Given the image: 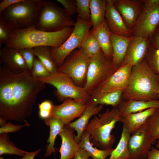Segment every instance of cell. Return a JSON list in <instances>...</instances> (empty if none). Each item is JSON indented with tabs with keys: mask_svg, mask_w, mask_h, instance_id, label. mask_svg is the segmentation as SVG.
Masks as SVG:
<instances>
[{
	"mask_svg": "<svg viewBox=\"0 0 159 159\" xmlns=\"http://www.w3.org/2000/svg\"><path fill=\"white\" fill-rule=\"evenodd\" d=\"M118 67L112 59L107 57L102 52L91 59L83 87L90 95L95 89L104 82Z\"/></svg>",
	"mask_w": 159,
	"mask_h": 159,
	"instance_id": "obj_9",
	"label": "cell"
},
{
	"mask_svg": "<svg viewBox=\"0 0 159 159\" xmlns=\"http://www.w3.org/2000/svg\"><path fill=\"white\" fill-rule=\"evenodd\" d=\"M147 159H159V149L152 147L148 153Z\"/></svg>",
	"mask_w": 159,
	"mask_h": 159,
	"instance_id": "obj_44",
	"label": "cell"
},
{
	"mask_svg": "<svg viewBox=\"0 0 159 159\" xmlns=\"http://www.w3.org/2000/svg\"><path fill=\"white\" fill-rule=\"evenodd\" d=\"M0 159H5L3 157L1 156L0 157Z\"/></svg>",
	"mask_w": 159,
	"mask_h": 159,
	"instance_id": "obj_49",
	"label": "cell"
},
{
	"mask_svg": "<svg viewBox=\"0 0 159 159\" xmlns=\"http://www.w3.org/2000/svg\"><path fill=\"white\" fill-rule=\"evenodd\" d=\"M78 17L86 22H91L90 0H76Z\"/></svg>",
	"mask_w": 159,
	"mask_h": 159,
	"instance_id": "obj_35",
	"label": "cell"
},
{
	"mask_svg": "<svg viewBox=\"0 0 159 159\" xmlns=\"http://www.w3.org/2000/svg\"><path fill=\"white\" fill-rule=\"evenodd\" d=\"M103 107L102 105H95L89 102L84 112L78 119L66 125L76 131L77 134L74 135V138L77 143H79L80 142L90 118L98 114L101 111Z\"/></svg>",
	"mask_w": 159,
	"mask_h": 159,
	"instance_id": "obj_19",
	"label": "cell"
},
{
	"mask_svg": "<svg viewBox=\"0 0 159 159\" xmlns=\"http://www.w3.org/2000/svg\"><path fill=\"white\" fill-rule=\"evenodd\" d=\"M74 130L65 125L59 134L62 140L60 149V159H72L80 149L78 143L74 140Z\"/></svg>",
	"mask_w": 159,
	"mask_h": 159,
	"instance_id": "obj_20",
	"label": "cell"
},
{
	"mask_svg": "<svg viewBox=\"0 0 159 159\" xmlns=\"http://www.w3.org/2000/svg\"><path fill=\"white\" fill-rule=\"evenodd\" d=\"M118 107L122 115L142 111L150 108H159V100H127L125 102L121 103Z\"/></svg>",
	"mask_w": 159,
	"mask_h": 159,
	"instance_id": "obj_24",
	"label": "cell"
},
{
	"mask_svg": "<svg viewBox=\"0 0 159 159\" xmlns=\"http://www.w3.org/2000/svg\"><path fill=\"white\" fill-rule=\"evenodd\" d=\"M80 48L91 58L103 52L97 40L90 31L85 37Z\"/></svg>",
	"mask_w": 159,
	"mask_h": 159,
	"instance_id": "obj_31",
	"label": "cell"
},
{
	"mask_svg": "<svg viewBox=\"0 0 159 159\" xmlns=\"http://www.w3.org/2000/svg\"><path fill=\"white\" fill-rule=\"evenodd\" d=\"M145 125L154 141L159 140V108H156L147 120Z\"/></svg>",
	"mask_w": 159,
	"mask_h": 159,
	"instance_id": "obj_33",
	"label": "cell"
},
{
	"mask_svg": "<svg viewBox=\"0 0 159 159\" xmlns=\"http://www.w3.org/2000/svg\"><path fill=\"white\" fill-rule=\"evenodd\" d=\"M90 17L93 27L102 24L105 19L106 1L90 0Z\"/></svg>",
	"mask_w": 159,
	"mask_h": 159,
	"instance_id": "obj_28",
	"label": "cell"
},
{
	"mask_svg": "<svg viewBox=\"0 0 159 159\" xmlns=\"http://www.w3.org/2000/svg\"><path fill=\"white\" fill-rule=\"evenodd\" d=\"M42 0H24L8 7L0 14V19L15 29L35 26Z\"/></svg>",
	"mask_w": 159,
	"mask_h": 159,
	"instance_id": "obj_5",
	"label": "cell"
},
{
	"mask_svg": "<svg viewBox=\"0 0 159 159\" xmlns=\"http://www.w3.org/2000/svg\"><path fill=\"white\" fill-rule=\"evenodd\" d=\"M29 123L26 120L24 124L21 125H16L9 121L4 125L0 128V134L8 133L9 132H17L22 127L29 126Z\"/></svg>",
	"mask_w": 159,
	"mask_h": 159,
	"instance_id": "obj_40",
	"label": "cell"
},
{
	"mask_svg": "<svg viewBox=\"0 0 159 159\" xmlns=\"http://www.w3.org/2000/svg\"><path fill=\"white\" fill-rule=\"evenodd\" d=\"M159 25V0H145L132 30V36L150 39Z\"/></svg>",
	"mask_w": 159,
	"mask_h": 159,
	"instance_id": "obj_10",
	"label": "cell"
},
{
	"mask_svg": "<svg viewBox=\"0 0 159 159\" xmlns=\"http://www.w3.org/2000/svg\"><path fill=\"white\" fill-rule=\"evenodd\" d=\"M159 75L156 74L144 59L132 67L128 83L122 97L127 100H158Z\"/></svg>",
	"mask_w": 159,
	"mask_h": 159,
	"instance_id": "obj_2",
	"label": "cell"
},
{
	"mask_svg": "<svg viewBox=\"0 0 159 159\" xmlns=\"http://www.w3.org/2000/svg\"><path fill=\"white\" fill-rule=\"evenodd\" d=\"M150 44L149 39L133 37L122 65L130 64L133 66L139 63L146 56Z\"/></svg>",
	"mask_w": 159,
	"mask_h": 159,
	"instance_id": "obj_18",
	"label": "cell"
},
{
	"mask_svg": "<svg viewBox=\"0 0 159 159\" xmlns=\"http://www.w3.org/2000/svg\"><path fill=\"white\" fill-rule=\"evenodd\" d=\"M122 116L118 107L107 109L99 117L94 115L85 130L90 140L102 149L112 148L115 138L111 132L117 122H121Z\"/></svg>",
	"mask_w": 159,
	"mask_h": 159,
	"instance_id": "obj_4",
	"label": "cell"
},
{
	"mask_svg": "<svg viewBox=\"0 0 159 159\" xmlns=\"http://www.w3.org/2000/svg\"><path fill=\"white\" fill-rule=\"evenodd\" d=\"M32 73L33 77L37 79L48 77L51 74L39 59L36 57H35L34 62Z\"/></svg>",
	"mask_w": 159,
	"mask_h": 159,
	"instance_id": "obj_36",
	"label": "cell"
},
{
	"mask_svg": "<svg viewBox=\"0 0 159 159\" xmlns=\"http://www.w3.org/2000/svg\"><path fill=\"white\" fill-rule=\"evenodd\" d=\"M106 1L105 18L112 33L125 37L132 36V30L126 25L121 15L114 5V0Z\"/></svg>",
	"mask_w": 159,
	"mask_h": 159,
	"instance_id": "obj_16",
	"label": "cell"
},
{
	"mask_svg": "<svg viewBox=\"0 0 159 159\" xmlns=\"http://www.w3.org/2000/svg\"><path fill=\"white\" fill-rule=\"evenodd\" d=\"M155 109L150 108L142 111L122 115L121 122L123 123V127L125 128L132 134L145 125L147 120Z\"/></svg>",
	"mask_w": 159,
	"mask_h": 159,
	"instance_id": "obj_23",
	"label": "cell"
},
{
	"mask_svg": "<svg viewBox=\"0 0 159 159\" xmlns=\"http://www.w3.org/2000/svg\"><path fill=\"white\" fill-rule=\"evenodd\" d=\"M45 84L34 77L29 70L16 74L1 65L0 119L25 122Z\"/></svg>",
	"mask_w": 159,
	"mask_h": 159,
	"instance_id": "obj_1",
	"label": "cell"
},
{
	"mask_svg": "<svg viewBox=\"0 0 159 159\" xmlns=\"http://www.w3.org/2000/svg\"><path fill=\"white\" fill-rule=\"evenodd\" d=\"M144 4V0H114L113 4L127 27L132 30Z\"/></svg>",
	"mask_w": 159,
	"mask_h": 159,
	"instance_id": "obj_15",
	"label": "cell"
},
{
	"mask_svg": "<svg viewBox=\"0 0 159 159\" xmlns=\"http://www.w3.org/2000/svg\"><path fill=\"white\" fill-rule=\"evenodd\" d=\"M27 151L16 146L11 141L8 133L0 134V155L4 154L15 155L23 156Z\"/></svg>",
	"mask_w": 159,
	"mask_h": 159,
	"instance_id": "obj_32",
	"label": "cell"
},
{
	"mask_svg": "<svg viewBox=\"0 0 159 159\" xmlns=\"http://www.w3.org/2000/svg\"><path fill=\"white\" fill-rule=\"evenodd\" d=\"M37 79L54 87L62 99L70 98L86 104L90 102L91 96L84 87L77 85L69 77L64 73L57 70L49 77Z\"/></svg>",
	"mask_w": 159,
	"mask_h": 159,
	"instance_id": "obj_7",
	"label": "cell"
},
{
	"mask_svg": "<svg viewBox=\"0 0 159 159\" xmlns=\"http://www.w3.org/2000/svg\"><path fill=\"white\" fill-rule=\"evenodd\" d=\"M44 122L49 127V138L47 140L45 157L50 156L52 153L54 154L55 148L54 147L55 142L57 136L63 130L65 125L59 119L55 118H49L44 120Z\"/></svg>",
	"mask_w": 159,
	"mask_h": 159,
	"instance_id": "obj_25",
	"label": "cell"
},
{
	"mask_svg": "<svg viewBox=\"0 0 159 159\" xmlns=\"http://www.w3.org/2000/svg\"><path fill=\"white\" fill-rule=\"evenodd\" d=\"M123 92L122 90H118L106 93L91 100L89 102L95 105H105L113 107H118L122 103L121 100Z\"/></svg>",
	"mask_w": 159,
	"mask_h": 159,
	"instance_id": "obj_30",
	"label": "cell"
},
{
	"mask_svg": "<svg viewBox=\"0 0 159 159\" xmlns=\"http://www.w3.org/2000/svg\"><path fill=\"white\" fill-rule=\"evenodd\" d=\"M74 27H67L53 32H47L32 26L23 29H15L10 39L5 46L18 49L33 48L42 46L57 47L67 39Z\"/></svg>",
	"mask_w": 159,
	"mask_h": 159,
	"instance_id": "obj_3",
	"label": "cell"
},
{
	"mask_svg": "<svg viewBox=\"0 0 159 159\" xmlns=\"http://www.w3.org/2000/svg\"><path fill=\"white\" fill-rule=\"evenodd\" d=\"M90 32L97 40L105 56L112 59L113 51L110 40L112 32L108 27L105 19L101 24L92 27Z\"/></svg>",
	"mask_w": 159,
	"mask_h": 159,
	"instance_id": "obj_22",
	"label": "cell"
},
{
	"mask_svg": "<svg viewBox=\"0 0 159 159\" xmlns=\"http://www.w3.org/2000/svg\"><path fill=\"white\" fill-rule=\"evenodd\" d=\"M90 156L85 150L80 148L73 159H89Z\"/></svg>",
	"mask_w": 159,
	"mask_h": 159,
	"instance_id": "obj_45",
	"label": "cell"
},
{
	"mask_svg": "<svg viewBox=\"0 0 159 159\" xmlns=\"http://www.w3.org/2000/svg\"><path fill=\"white\" fill-rule=\"evenodd\" d=\"M53 105L49 100H46L38 104L39 117L44 120L49 118Z\"/></svg>",
	"mask_w": 159,
	"mask_h": 159,
	"instance_id": "obj_39",
	"label": "cell"
},
{
	"mask_svg": "<svg viewBox=\"0 0 159 159\" xmlns=\"http://www.w3.org/2000/svg\"><path fill=\"white\" fill-rule=\"evenodd\" d=\"M131 134L125 127L122 130L119 141L116 147L111 152L107 159H130V153L128 148V143Z\"/></svg>",
	"mask_w": 159,
	"mask_h": 159,
	"instance_id": "obj_27",
	"label": "cell"
},
{
	"mask_svg": "<svg viewBox=\"0 0 159 159\" xmlns=\"http://www.w3.org/2000/svg\"><path fill=\"white\" fill-rule=\"evenodd\" d=\"M147 159V158H146V159Z\"/></svg>",
	"mask_w": 159,
	"mask_h": 159,
	"instance_id": "obj_50",
	"label": "cell"
},
{
	"mask_svg": "<svg viewBox=\"0 0 159 159\" xmlns=\"http://www.w3.org/2000/svg\"><path fill=\"white\" fill-rule=\"evenodd\" d=\"M87 104L67 99L60 105H53L49 118H57L65 125H67L74 119L81 116Z\"/></svg>",
	"mask_w": 159,
	"mask_h": 159,
	"instance_id": "obj_14",
	"label": "cell"
},
{
	"mask_svg": "<svg viewBox=\"0 0 159 159\" xmlns=\"http://www.w3.org/2000/svg\"><path fill=\"white\" fill-rule=\"evenodd\" d=\"M150 40L151 44L159 49V25L150 38Z\"/></svg>",
	"mask_w": 159,
	"mask_h": 159,
	"instance_id": "obj_43",
	"label": "cell"
},
{
	"mask_svg": "<svg viewBox=\"0 0 159 159\" xmlns=\"http://www.w3.org/2000/svg\"><path fill=\"white\" fill-rule=\"evenodd\" d=\"M133 37H125L112 33L110 40L113 51L112 60L118 67L122 64Z\"/></svg>",
	"mask_w": 159,
	"mask_h": 159,
	"instance_id": "obj_21",
	"label": "cell"
},
{
	"mask_svg": "<svg viewBox=\"0 0 159 159\" xmlns=\"http://www.w3.org/2000/svg\"><path fill=\"white\" fill-rule=\"evenodd\" d=\"M132 67L130 64H126L119 67L107 80L93 90L90 95V101L106 93L118 90L124 91L127 86Z\"/></svg>",
	"mask_w": 159,
	"mask_h": 159,
	"instance_id": "obj_12",
	"label": "cell"
},
{
	"mask_svg": "<svg viewBox=\"0 0 159 159\" xmlns=\"http://www.w3.org/2000/svg\"><path fill=\"white\" fill-rule=\"evenodd\" d=\"M91 59L81 48L76 49L57 68V70L66 74L73 80L77 85L82 87L81 85L84 82L85 83Z\"/></svg>",
	"mask_w": 159,
	"mask_h": 159,
	"instance_id": "obj_11",
	"label": "cell"
},
{
	"mask_svg": "<svg viewBox=\"0 0 159 159\" xmlns=\"http://www.w3.org/2000/svg\"><path fill=\"white\" fill-rule=\"evenodd\" d=\"M158 99H159V87L158 88Z\"/></svg>",
	"mask_w": 159,
	"mask_h": 159,
	"instance_id": "obj_48",
	"label": "cell"
},
{
	"mask_svg": "<svg viewBox=\"0 0 159 159\" xmlns=\"http://www.w3.org/2000/svg\"><path fill=\"white\" fill-rule=\"evenodd\" d=\"M41 150V149H39L37 150L31 152H27L22 156V158L19 159L15 158V159H34L36 156L39 153Z\"/></svg>",
	"mask_w": 159,
	"mask_h": 159,
	"instance_id": "obj_46",
	"label": "cell"
},
{
	"mask_svg": "<svg viewBox=\"0 0 159 159\" xmlns=\"http://www.w3.org/2000/svg\"><path fill=\"white\" fill-rule=\"evenodd\" d=\"M0 63L14 74L29 70L18 49L15 48L3 47L0 50Z\"/></svg>",
	"mask_w": 159,
	"mask_h": 159,
	"instance_id": "obj_17",
	"label": "cell"
},
{
	"mask_svg": "<svg viewBox=\"0 0 159 159\" xmlns=\"http://www.w3.org/2000/svg\"><path fill=\"white\" fill-rule=\"evenodd\" d=\"M74 26L72 33L63 44L57 47H50L51 57L57 68L72 52L81 48L85 37L92 26V22L84 21L78 17Z\"/></svg>",
	"mask_w": 159,
	"mask_h": 159,
	"instance_id": "obj_8",
	"label": "cell"
},
{
	"mask_svg": "<svg viewBox=\"0 0 159 159\" xmlns=\"http://www.w3.org/2000/svg\"><path fill=\"white\" fill-rule=\"evenodd\" d=\"M146 56L150 68L156 74L159 75V49L150 43Z\"/></svg>",
	"mask_w": 159,
	"mask_h": 159,
	"instance_id": "obj_34",
	"label": "cell"
},
{
	"mask_svg": "<svg viewBox=\"0 0 159 159\" xmlns=\"http://www.w3.org/2000/svg\"><path fill=\"white\" fill-rule=\"evenodd\" d=\"M155 146L156 148L158 149H159V140H158Z\"/></svg>",
	"mask_w": 159,
	"mask_h": 159,
	"instance_id": "obj_47",
	"label": "cell"
},
{
	"mask_svg": "<svg viewBox=\"0 0 159 159\" xmlns=\"http://www.w3.org/2000/svg\"><path fill=\"white\" fill-rule=\"evenodd\" d=\"M50 47L47 46L33 48L36 57L38 58L51 74L57 71V68L52 58Z\"/></svg>",
	"mask_w": 159,
	"mask_h": 159,
	"instance_id": "obj_29",
	"label": "cell"
},
{
	"mask_svg": "<svg viewBox=\"0 0 159 159\" xmlns=\"http://www.w3.org/2000/svg\"><path fill=\"white\" fill-rule=\"evenodd\" d=\"M29 70L32 71L35 56L33 48H24L18 49Z\"/></svg>",
	"mask_w": 159,
	"mask_h": 159,
	"instance_id": "obj_38",
	"label": "cell"
},
{
	"mask_svg": "<svg viewBox=\"0 0 159 159\" xmlns=\"http://www.w3.org/2000/svg\"><path fill=\"white\" fill-rule=\"evenodd\" d=\"M75 22L65 9L54 2L42 0L40 6L38 19L35 28L47 32L59 31L74 26Z\"/></svg>",
	"mask_w": 159,
	"mask_h": 159,
	"instance_id": "obj_6",
	"label": "cell"
},
{
	"mask_svg": "<svg viewBox=\"0 0 159 159\" xmlns=\"http://www.w3.org/2000/svg\"><path fill=\"white\" fill-rule=\"evenodd\" d=\"M90 140L89 134L85 130L78 143L80 148L86 151L92 159H107L114 149H98L93 146Z\"/></svg>",
	"mask_w": 159,
	"mask_h": 159,
	"instance_id": "obj_26",
	"label": "cell"
},
{
	"mask_svg": "<svg viewBox=\"0 0 159 159\" xmlns=\"http://www.w3.org/2000/svg\"><path fill=\"white\" fill-rule=\"evenodd\" d=\"M24 0H3L0 3V14L6 9L12 5L22 2Z\"/></svg>",
	"mask_w": 159,
	"mask_h": 159,
	"instance_id": "obj_42",
	"label": "cell"
},
{
	"mask_svg": "<svg viewBox=\"0 0 159 159\" xmlns=\"http://www.w3.org/2000/svg\"></svg>",
	"mask_w": 159,
	"mask_h": 159,
	"instance_id": "obj_51",
	"label": "cell"
},
{
	"mask_svg": "<svg viewBox=\"0 0 159 159\" xmlns=\"http://www.w3.org/2000/svg\"><path fill=\"white\" fill-rule=\"evenodd\" d=\"M56 1L62 5L69 15L71 16L77 12L76 0H57Z\"/></svg>",
	"mask_w": 159,
	"mask_h": 159,
	"instance_id": "obj_41",
	"label": "cell"
},
{
	"mask_svg": "<svg viewBox=\"0 0 159 159\" xmlns=\"http://www.w3.org/2000/svg\"><path fill=\"white\" fill-rule=\"evenodd\" d=\"M14 29L0 19V47L6 43L12 37Z\"/></svg>",
	"mask_w": 159,
	"mask_h": 159,
	"instance_id": "obj_37",
	"label": "cell"
},
{
	"mask_svg": "<svg viewBox=\"0 0 159 159\" xmlns=\"http://www.w3.org/2000/svg\"><path fill=\"white\" fill-rule=\"evenodd\" d=\"M154 141L145 125L137 130L131 135L128 141L130 159H146Z\"/></svg>",
	"mask_w": 159,
	"mask_h": 159,
	"instance_id": "obj_13",
	"label": "cell"
}]
</instances>
